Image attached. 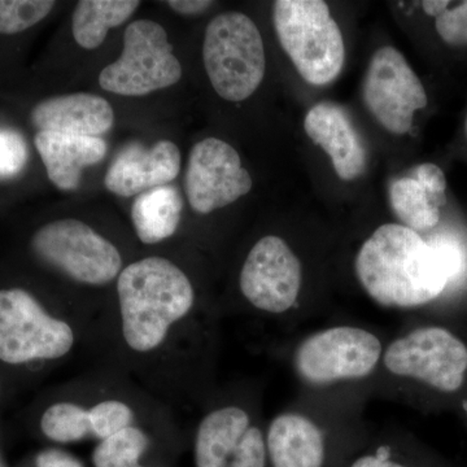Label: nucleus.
Masks as SVG:
<instances>
[{"instance_id": "f257e3e1", "label": "nucleus", "mask_w": 467, "mask_h": 467, "mask_svg": "<svg viewBox=\"0 0 467 467\" xmlns=\"http://www.w3.org/2000/svg\"><path fill=\"white\" fill-rule=\"evenodd\" d=\"M361 287L378 306L410 309L438 299L451 281L432 243L398 223H387L364 242L355 261Z\"/></svg>"}, {"instance_id": "f03ea898", "label": "nucleus", "mask_w": 467, "mask_h": 467, "mask_svg": "<svg viewBox=\"0 0 467 467\" xmlns=\"http://www.w3.org/2000/svg\"><path fill=\"white\" fill-rule=\"evenodd\" d=\"M116 287L122 340L137 356L164 348L195 306L189 276L165 257H146L124 267Z\"/></svg>"}, {"instance_id": "7ed1b4c3", "label": "nucleus", "mask_w": 467, "mask_h": 467, "mask_svg": "<svg viewBox=\"0 0 467 467\" xmlns=\"http://www.w3.org/2000/svg\"><path fill=\"white\" fill-rule=\"evenodd\" d=\"M275 26L282 47L309 84H330L346 60L343 34L322 0L275 2Z\"/></svg>"}, {"instance_id": "20e7f679", "label": "nucleus", "mask_w": 467, "mask_h": 467, "mask_svg": "<svg viewBox=\"0 0 467 467\" xmlns=\"http://www.w3.org/2000/svg\"><path fill=\"white\" fill-rule=\"evenodd\" d=\"M202 58L214 90L229 101L248 99L265 76L263 36L241 12L218 15L209 23Z\"/></svg>"}, {"instance_id": "39448f33", "label": "nucleus", "mask_w": 467, "mask_h": 467, "mask_svg": "<svg viewBox=\"0 0 467 467\" xmlns=\"http://www.w3.org/2000/svg\"><path fill=\"white\" fill-rule=\"evenodd\" d=\"M383 352L379 337L367 328L333 326L301 340L292 356V367L301 382L330 387L370 376Z\"/></svg>"}, {"instance_id": "423d86ee", "label": "nucleus", "mask_w": 467, "mask_h": 467, "mask_svg": "<svg viewBox=\"0 0 467 467\" xmlns=\"http://www.w3.org/2000/svg\"><path fill=\"white\" fill-rule=\"evenodd\" d=\"M76 344L69 322L50 315L23 288L0 290V361L9 365L66 358Z\"/></svg>"}, {"instance_id": "0eeeda50", "label": "nucleus", "mask_w": 467, "mask_h": 467, "mask_svg": "<svg viewBox=\"0 0 467 467\" xmlns=\"http://www.w3.org/2000/svg\"><path fill=\"white\" fill-rule=\"evenodd\" d=\"M34 254L77 284L106 285L122 272L115 244L82 221L58 220L41 227L32 239Z\"/></svg>"}, {"instance_id": "6e6552de", "label": "nucleus", "mask_w": 467, "mask_h": 467, "mask_svg": "<svg viewBox=\"0 0 467 467\" xmlns=\"http://www.w3.org/2000/svg\"><path fill=\"white\" fill-rule=\"evenodd\" d=\"M182 77L164 27L155 21L138 20L125 30L124 50L119 60L104 67L101 88L124 97H143L171 88Z\"/></svg>"}, {"instance_id": "1a4fd4ad", "label": "nucleus", "mask_w": 467, "mask_h": 467, "mask_svg": "<svg viewBox=\"0 0 467 467\" xmlns=\"http://www.w3.org/2000/svg\"><path fill=\"white\" fill-rule=\"evenodd\" d=\"M382 362L392 376L453 393L465 383L467 346L447 328L426 326L393 340Z\"/></svg>"}, {"instance_id": "9d476101", "label": "nucleus", "mask_w": 467, "mask_h": 467, "mask_svg": "<svg viewBox=\"0 0 467 467\" xmlns=\"http://www.w3.org/2000/svg\"><path fill=\"white\" fill-rule=\"evenodd\" d=\"M303 266L284 239L266 235L252 247L239 275L244 299L261 313L282 316L299 301Z\"/></svg>"}, {"instance_id": "9b49d317", "label": "nucleus", "mask_w": 467, "mask_h": 467, "mask_svg": "<svg viewBox=\"0 0 467 467\" xmlns=\"http://www.w3.org/2000/svg\"><path fill=\"white\" fill-rule=\"evenodd\" d=\"M365 106L392 134L410 130L417 110L427 106L422 82L396 48H379L368 63L364 79Z\"/></svg>"}, {"instance_id": "f8f14e48", "label": "nucleus", "mask_w": 467, "mask_h": 467, "mask_svg": "<svg viewBox=\"0 0 467 467\" xmlns=\"http://www.w3.org/2000/svg\"><path fill=\"white\" fill-rule=\"evenodd\" d=\"M196 467H266L265 434L241 405L205 414L195 436Z\"/></svg>"}, {"instance_id": "ddd939ff", "label": "nucleus", "mask_w": 467, "mask_h": 467, "mask_svg": "<svg viewBox=\"0 0 467 467\" xmlns=\"http://www.w3.org/2000/svg\"><path fill=\"white\" fill-rule=\"evenodd\" d=\"M187 199L196 213L227 207L252 189L250 173L229 143L207 138L192 147L184 177Z\"/></svg>"}, {"instance_id": "4468645a", "label": "nucleus", "mask_w": 467, "mask_h": 467, "mask_svg": "<svg viewBox=\"0 0 467 467\" xmlns=\"http://www.w3.org/2000/svg\"><path fill=\"white\" fill-rule=\"evenodd\" d=\"M180 171V149L171 140H160L150 149L133 143L117 155L107 171L104 184L115 195L130 198L167 186Z\"/></svg>"}, {"instance_id": "2eb2a0df", "label": "nucleus", "mask_w": 467, "mask_h": 467, "mask_svg": "<svg viewBox=\"0 0 467 467\" xmlns=\"http://www.w3.org/2000/svg\"><path fill=\"white\" fill-rule=\"evenodd\" d=\"M304 129L333 161L335 171L344 181L358 180L367 168V150L352 119L342 107L319 103L309 109Z\"/></svg>"}, {"instance_id": "dca6fc26", "label": "nucleus", "mask_w": 467, "mask_h": 467, "mask_svg": "<svg viewBox=\"0 0 467 467\" xmlns=\"http://www.w3.org/2000/svg\"><path fill=\"white\" fill-rule=\"evenodd\" d=\"M32 122L39 131L99 138L115 125V112L103 98L77 92L36 104Z\"/></svg>"}, {"instance_id": "f3484780", "label": "nucleus", "mask_w": 467, "mask_h": 467, "mask_svg": "<svg viewBox=\"0 0 467 467\" xmlns=\"http://www.w3.org/2000/svg\"><path fill=\"white\" fill-rule=\"evenodd\" d=\"M267 460L273 467H324L326 439L316 420L285 411L273 418L265 432Z\"/></svg>"}, {"instance_id": "a211bd4d", "label": "nucleus", "mask_w": 467, "mask_h": 467, "mask_svg": "<svg viewBox=\"0 0 467 467\" xmlns=\"http://www.w3.org/2000/svg\"><path fill=\"white\" fill-rule=\"evenodd\" d=\"M34 143L51 182L63 192L76 190L82 169L99 164L107 155L101 138L38 131Z\"/></svg>"}, {"instance_id": "6ab92c4d", "label": "nucleus", "mask_w": 467, "mask_h": 467, "mask_svg": "<svg viewBox=\"0 0 467 467\" xmlns=\"http://www.w3.org/2000/svg\"><path fill=\"white\" fill-rule=\"evenodd\" d=\"M183 201L173 186L140 193L131 207L135 233L144 244H159L173 236L182 217Z\"/></svg>"}, {"instance_id": "aec40b11", "label": "nucleus", "mask_w": 467, "mask_h": 467, "mask_svg": "<svg viewBox=\"0 0 467 467\" xmlns=\"http://www.w3.org/2000/svg\"><path fill=\"white\" fill-rule=\"evenodd\" d=\"M137 0H82L73 14L76 42L86 50H95L112 27L124 24L140 7Z\"/></svg>"}, {"instance_id": "412c9836", "label": "nucleus", "mask_w": 467, "mask_h": 467, "mask_svg": "<svg viewBox=\"0 0 467 467\" xmlns=\"http://www.w3.org/2000/svg\"><path fill=\"white\" fill-rule=\"evenodd\" d=\"M389 202L396 217L413 232H426L441 221V204L413 177L393 181Z\"/></svg>"}, {"instance_id": "4be33fe9", "label": "nucleus", "mask_w": 467, "mask_h": 467, "mask_svg": "<svg viewBox=\"0 0 467 467\" xmlns=\"http://www.w3.org/2000/svg\"><path fill=\"white\" fill-rule=\"evenodd\" d=\"M41 430L48 441L69 444L91 436L90 409L75 401H57L46 409Z\"/></svg>"}, {"instance_id": "5701e85b", "label": "nucleus", "mask_w": 467, "mask_h": 467, "mask_svg": "<svg viewBox=\"0 0 467 467\" xmlns=\"http://www.w3.org/2000/svg\"><path fill=\"white\" fill-rule=\"evenodd\" d=\"M150 438L140 426L131 425L101 441L92 453L95 467H135L149 450Z\"/></svg>"}, {"instance_id": "b1692460", "label": "nucleus", "mask_w": 467, "mask_h": 467, "mask_svg": "<svg viewBox=\"0 0 467 467\" xmlns=\"http://www.w3.org/2000/svg\"><path fill=\"white\" fill-rule=\"evenodd\" d=\"M50 0H0V34H16L42 21L54 8Z\"/></svg>"}, {"instance_id": "393cba45", "label": "nucleus", "mask_w": 467, "mask_h": 467, "mask_svg": "<svg viewBox=\"0 0 467 467\" xmlns=\"http://www.w3.org/2000/svg\"><path fill=\"white\" fill-rule=\"evenodd\" d=\"M90 409L91 436L99 441L109 438L126 427L134 425V409L119 399H106Z\"/></svg>"}, {"instance_id": "a878e982", "label": "nucleus", "mask_w": 467, "mask_h": 467, "mask_svg": "<svg viewBox=\"0 0 467 467\" xmlns=\"http://www.w3.org/2000/svg\"><path fill=\"white\" fill-rule=\"evenodd\" d=\"M27 161L26 140L17 131L0 129V178L20 173Z\"/></svg>"}, {"instance_id": "bb28decb", "label": "nucleus", "mask_w": 467, "mask_h": 467, "mask_svg": "<svg viewBox=\"0 0 467 467\" xmlns=\"http://www.w3.org/2000/svg\"><path fill=\"white\" fill-rule=\"evenodd\" d=\"M436 30L442 41L451 46L467 45V0L456 7L448 8L436 17Z\"/></svg>"}, {"instance_id": "cd10ccee", "label": "nucleus", "mask_w": 467, "mask_h": 467, "mask_svg": "<svg viewBox=\"0 0 467 467\" xmlns=\"http://www.w3.org/2000/svg\"><path fill=\"white\" fill-rule=\"evenodd\" d=\"M410 177H413L414 180H417L418 182L422 184L427 190V192H429L439 204H444L447 180H445V175L438 165L430 164V162L418 165V167L414 168L413 171H411Z\"/></svg>"}, {"instance_id": "c85d7f7f", "label": "nucleus", "mask_w": 467, "mask_h": 467, "mask_svg": "<svg viewBox=\"0 0 467 467\" xmlns=\"http://www.w3.org/2000/svg\"><path fill=\"white\" fill-rule=\"evenodd\" d=\"M432 245L439 251L441 259L444 260L445 265L450 270L451 278H456L461 272V267H462V254H461L460 248L453 242L447 241V239L432 242Z\"/></svg>"}, {"instance_id": "c756f323", "label": "nucleus", "mask_w": 467, "mask_h": 467, "mask_svg": "<svg viewBox=\"0 0 467 467\" xmlns=\"http://www.w3.org/2000/svg\"><path fill=\"white\" fill-rule=\"evenodd\" d=\"M36 467H84L76 457L67 451L48 450L36 457Z\"/></svg>"}, {"instance_id": "7c9ffc66", "label": "nucleus", "mask_w": 467, "mask_h": 467, "mask_svg": "<svg viewBox=\"0 0 467 467\" xmlns=\"http://www.w3.org/2000/svg\"><path fill=\"white\" fill-rule=\"evenodd\" d=\"M169 7L180 15H201L207 11L213 2L209 0H169L167 2Z\"/></svg>"}, {"instance_id": "2f4dec72", "label": "nucleus", "mask_w": 467, "mask_h": 467, "mask_svg": "<svg viewBox=\"0 0 467 467\" xmlns=\"http://www.w3.org/2000/svg\"><path fill=\"white\" fill-rule=\"evenodd\" d=\"M350 467H407L396 461L389 460L387 451H379L377 454L359 457Z\"/></svg>"}, {"instance_id": "473e14b6", "label": "nucleus", "mask_w": 467, "mask_h": 467, "mask_svg": "<svg viewBox=\"0 0 467 467\" xmlns=\"http://www.w3.org/2000/svg\"><path fill=\"white\" fill-rule=\"evenodd\" d=\"M451 2L448 0H427L422 3V7L429 16L439 17L450 8Z\"/></svg>"}, {"instance_id": "72a5a7b5", "label": "nucleus", "mask_w": 467, "mask_h": 467, "mask_svg": "<svg viewBox=\"0 0 467 467\" xmlns=\"http://www.w3.org/2000/svg\"><path fill=\"white\" fill-rule=\"evenodd\" d=\"M0 467H5V462H3L2 456H0Z\"/></svg>"}, {"instance_id": "f704fd0d", "label": "nucleus", "mask_w": 467, "mask_h": 467, "mask_svg": "<svg viewBox=\"0 0 467 467\" xmlns=\"http://www.w3.org/2000/svg\"><path fill=\"white\" fill-rule=\"evenodd\" d=\"M465 130H466V135H467V116H466V121H465Z\"/></svg>"}, {"instance_id": "c9c22d12", "label": "nucleus", "mask_w": 467, "mask_h": 467, "mask_svg": "<svg viewBox=\"0 0 467 467\" xmlns=\"http://www.w3.org/2000/svg\"><path fill=\"white\" fill-rule=\"evenodd\" d=\"M135 467H143L142 465H138V466H135Z\"/></svg>"}]
</instances>
